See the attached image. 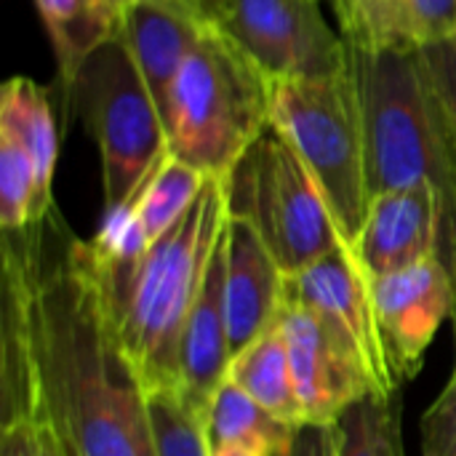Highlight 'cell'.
I'll list each match as a JSON object with an SVG mask.
<instances>
[{
  "mask_svg": "<svg viewBox=\"0 0 456 456\" xmlns=\"http://www.w3.org/2000/svg\"><path fill=\"white\" fill-rule=\"evenodd\" d=\"M428 77H430V88L436 94V104L441 110L449 142L456 152V43L444 40V43H433V45H422L419 48Z\"/></svg>",
  "mask_w": 456,
  "mask_h": 456,
  "instance_id": "cell-25",
  "label": "cell"
},
{
  "mask_svg": "<svg viewBox=\"0 0 456 456\" xmlns=\"http://www.w3.org/2000/svg\"><path fill=\"white\" fill-rule=\"evenodd\" d=\"M0 456H67L43 414L3 422Z\"/></svg>",
  "mask_w": 456,
  "mask_h": 456,
  "instance_id": "cell-26",
  "label": "cell"
},
{
  "mask_svg": "<svg viewBox=\"0 0 456 456\" xmlns=\"http://www.w3.org/2000/svg\"><path fill=\"white\" fill-rule=\"evenodd\" d=\"M206 179L208 176L195 166L174 158L171 152L163 155V160L136 190V208L150 243L187 214V208L198 200Z\"/></svg>",
  "mask_w": 456,
  "mask_h": 456,
  "instance_id": "cell-20",
  "label": "cell"
},
{
  "mask_svg": "<svg viewBox=\"0 0 456 456\" xmlns=\"http://www.w3.org/2000/svg\"><path fill=\"white\" fill-rule=\"evenodd\" d=\"M35 203V171L27 152L0 136V227L24 230L32 219Z\"/></svg>",
  "mask_w": 456,
  "mask_h": 456,
  "instance_id": "cell-24",
  "label": "cell"
},
{
  "mask_svg": "<svg viewBox=\"0 0 456 456\" xmlns=\"http://www.w3.org/2000/svg\"><path fill=\"white\" fill-rule=\"evenodd\" d=\"M216 27L267 80H315L347 72L350 48L321 0H224Z\"/></svg>",
  "mask_w": 456,
  "mask_h": 456,
  "instance_id": "cell-8",
  "label": "cell"
},
{
  "mask_svg": "<svg viewBox=\"0 0 456 456\" xmlns=\"http://www.w3.org/2000/svg\"><path fill=\"white\" fill-rule=\"evenodd\" d=\"M0 358L21 361L67 456H158L147 390L123 350L91 240L53 208L3 230Z\"/></svg>",
  "mask_w": 456,
  "mask_h": 456,
  "instance_id": "cell-1",
  "label": "cell"
},
{
  "mask_svg": "<svg viewBox=\"0 0 456 456\" xmlns=\"http://www.w3.org/2000/svg\"><path fill=\"white\" fill-rule=\"evenodd\" d=\"M286 275L256 230L227 216L224 224V313L230 358L278 323Z\"/></svg>",
  "mask_w": 456,
  "mask_h": 456,
  "instance_id": "cell-13",
  "label": "cell"
},
{
  "mask_svg": "<svg viewBox=\"0 0 456 456\" xmlns=\"http://www.w3.org/2000/svg\"><path fill=\"white\" fill-rule=\"evenodd\" d=\"M371 294L387 366L401 387L419 374L438 329L454 313V278L441 256H433L417 267L371 278Z\"/></svg>",
  "mask_w": 456,
  "mask_h": 456,
  "instance_id": "cell-10",
  "label": "cell"
},
{
  "mask_svg": "<svg viewBox=\"0 0 456 456\" xmlns=\"http://www.w3.org/2000/svg\"><path fill=\"white\" fill-rule=\"evenodd\" d=\"M224 182L230 214L256 230L283 275L302 273L345 243L315 176L273 123Z\"/></svg>",
  "mask_w": 456,
  "mask_h": 456,
  "instance_id": "cell-6",
  "label": "cell"
},
{
  "mask_svg": "<svg viewBox=\"0 0 456 456\" xmlns=\"http://www.w3.org/2000/svg\"><path fill=\"white\" fill-rule=\"evenodd\" d=\"M422 45L444 43L456 35V0H409Z\"/></svg>",
  "mask_w": 456,
  "mask_h": 456,
  "instance_id": "cell-28",
  "label": "cell"
},
{
  "mask_svg": "<svg viewBox=\"0 0 456 456\" xmlns=\"http://www.w3.org/2000/svg\"><path fill=\"white\" fill-rule=\"evenodd\" d=\"M0 136L16 142L35 171V203L29 224L45 219L53 206V171L59 155V131L45 88L24 75H13L0 91Z\"/></svg>",
  "mask_w": 456,
  "mask_h": 456,
  "instance_id": "cell-16",
  "label": "cell"
},
{
  "mask_svg": "<svg viewBox=\"0 0 456 456\" xmlns=\"http://www.w3.org/2000/svg\"><path fill=\"white\" fill-rule=\"evenodd\" d=\"M342 456H406L401 428V393L366 395L337 422Z\"/></svg>",
  "mask_w": 456,
  "mask_h": 456,
  "instance_id": "cell-22",
  "label": "cell"
},
{
  "mask_svg": "<svg viewBox=\"0 0 456 456\" xmlns=\"http://www.w3.org/2000/svg\"><path fill=\"white\" fill-rule=\"evenodd\" d=\"M286 456H342L337 425H302Z\"/></svg>",
  "mask_w": 456,
  "mask_h": 456,
  "instance_id": "cell-29",
  "label": "cell"
},
{
  "mask_svg": "<svg viewBox=\"0 0 456 456\" xmlns=\"http://www.w3.org/2000/svg\"><path fill=\"white\" fill-rule=\"evenodd\" d=\"M270 126V80L214 24L182 67L166 115L168 152L227 179Z\"/></svg>",
  "mask_w": 456,
  "mask_h": 456,
  "instance_id": "cell-4",
  "label": "cell"
},
{
  "mask_svg": "<svg viewBox=\"0 0 456 456\" xmlns=\"http://www.w3.org/2000/svg\"><path fill=\"white\" fill-rule=\"evenodd\" d=\"M422 454L456 456V374L422 417Z\"/></svg>",
  "mask_w": 456,
  "mask_h": 456,
  "instance_id": "cell-27",
  "label": "cell"
},
{
  "mask_svg": "<svg viewBox=\"0 0 456 456\" xmlns=\"http://www.w3.org/2000/svg\"><path fill=\"white\" fill-rule=\"evenodd\" d=\"M369 192L430 184L441 195L438 256L456 273V152L449 142L430 77L417 51L350 45Z\"/></svg>",
  "mask_w": 456,
  "mask_h": 456,
  "instance_id": "cell-2",
  "label": "cell"
},
{
  "mask_svg": "<svg viewBox=\"0 0 456 456\" xmlns=\"http://www.w3.org/2000/svg\"><path fill=\"white\" fill-rule=\"evenodd\" d=\"M147 398L158 456H211L206 414L195 411L179 393H158Z\"/></svg>",
  "mask_w": 456,
  "mask_h": 456,
  "instance_id": "cell-23",
  "label": "cell"
},
{
  "mask_svg": "<svg viewBox=\"0 0 456 456\" xmlns=\"http://www.w3.org/2000/svg\"><path fill=\"white\" fill-rule=\"evenodd\" d=\"M270 123L315 176L345 246L363 230L371 192L350 67L334 77L270 80Z\"/></svg>",
  "mask_w": 456,
  "mask_h": 456,
  "instance_id": "cell-5",
  "label": "cell"
},
{
  "mask_svg": "<svg viewBox=\"0 0 456 456\" xmlns=\"http://www.w3.org/2000/svg\"><path fill=\"white\" fill-rule=\"evenodd\" d=\"M278 326L289 347L305 425H337L353 403L377 395L363 369L339 347L313 310L283 299Z\"/></svg>",
  "mask_w": 456,
  "mask_h": 456,
  "instance_id": "cell-11",
  "label": "cell"
},
{
  "mask_svg": "<svg viewBox=\"0 0 456 456\" xmlns=\"http://www.w3.org/2000/svg\"><path fill=\"white\" fill-rule=\"evenodd\" d=\"M230 216L227 182L208 176L187 214L150 243L120 281L110 283L118 334L147 395L179 393V353L187 318Z\"/></svg>",
  "mask_w": 456,
  "mask_h": 456,
  "instance_id": "cell-3",
  "label": "cell"
},
{
  "mask_svg": "<svg viewBox=\"0 0 456 456\" xmlns=\"http://www.w3.org/2000/svg\"><path fill=\"white\" fill-rule=\"evenodd\" d=\"M345 40L361 48H422L409 0H334Z\"/></svg>",
  "mask_w": 456,
  "mask_h": 456,
  "instance_id": "cell-21",
  "label": "cell"
},
{
  "mask_svg": "<svg viewBox=\"0 0 456 456\" xmlns=\"http://www.w3.org/2000/svg\"><path fill=\"white\" fill-rule=\"evenodd\" d=\"M211 456H259L248 449H238V446H222V449H211Z\"/></svg>",
  "mask_w": 456,
  "mask_h": 456,
  "instance_id": "cell-31",
  "label": "cell"
},
{
  "mask_svg": "<svg viewBox=\"0 0 456 456\" xmlns=\"http://www.w3.org/2000/svg\"><path fill=\"white\" fill-rule=\"evenodd\" d=\"M454 286H456V273H454ZM452 318H454V329H456V302H454V313H452ZM454 374H456V366H454Z\"/></svg>",
  "mask_w": 456,
  "mask_h": 456,
  "instance_id": "cell-32",
  "label": "cell"
},
{
  "mask_svg": "<svg viewBox=\"0 0 456 456\" xmlns=\"http://www.w3.org/2000/svg\"><path fill=\"white\" fill-rule=\"evenodd\" d=\"M230 337L224 313V232L208 262L200 294L184 326L179 353V395L200 414L208 411L214 393L227 379Z\"/></svg>",
  "mask_w": 456,
  "mask_h": 456,
  "instance_id": "cell-15",
  "label": "cell"
},
{
  "mask_svg": "<svg viewBox=\"0 0 456 456\" xmlns=\"http://www.w3.org/2000/svg\"><path fill=\"white\" fill-rule=\"evenodd\" d=\"M56 56L61 91L69 88L83 61L118 35L123 11L115 0H35Z\"/></svg>",
  "mask_w": 456,
  "mask_h": 456,
  "instance_id": "cell-17",
  "label": "cell"
},
{
  "mask_svg": "<svg viewBox=\"0 0 456 456\" xmlns=\"http://www.w3.org/2000/svg\"><path fill=\"white\" fill-rule=\"evenodd\" d=\"M299 428L278 419L238 385L224 379L206 411V436L211 449L238 446L259 456H286Z\"/></svg>",
  "mask_w": 456,
  "mask_h": 456,
  "instance_id": "cell-18",
  "label": "cell"
},
{
  "mask_svg": "<svg viewBox=\"0 0 456 456\" xmlns=\"http://www.w3.org/2000/svg\"><path fill=\"white\" fill-rule=\"evenodd\" d=\"M64 96L99 147L104 208L126 203L168 152V134L120 35L83 61Z\"/></svg>",
  "mask_w": 456,
  "mask_h": 456,
  "instance_id": "cell-7",
  "label": "cell"
},
{
  "mask_svg": "<svg viewBox=\"0 0 456 456\" xmlns=\"http://www.w3.org/2000/svg\"><path fill=\"white\" fill-rule=\"evenodd\" d=\"M283 299L299 302L321 318L339 347L363 369L377 395L401 390L382 347L371 278L345 243L302 273L286 275Z\"/></svg>",
  "mask_w": 456,
  "mask_h": 456,
  "instance_id": "cell-9",
  "label": "cell"
},
{
  "mask_svg": "<svg viewBox=\"0 0 456 456\" xmlns=\"http://www.w3.org/2000/svg\"><path fill=\"white\" fill-rule=\"evenodd\" d=\"M441 195L430 184L374 195L363 230L347 246L369 278L417 267L441 248Z\"/></svg>",
  "mask_w": 456,
  "mask_h": 456,
  "instance_id": "cell-12",
  "label": "cell"
},
{
  "mask_svg": "<svg viewBox=\"0 0 456 456\" xmlns=\"http://www.w3.org/2000/svg\"><path fill=\"white\" fill-rule=\"evenodd\" d=\"M115 3L120 5V11H126L128 5L144 3V0H115ZM152 3H168V5L184 8V11H190V13H195V16H200V19H206V21H211V24H216L219 11H222V5H224V0H152Z\"/></svg>",
  "mask_w": 456,
  "mask_h": 456,
  "instance_id": "cell-30",
  "label": "cell"
},
{
  "mask_svg": "<svg viewBox=\"0 0 456 456\" xmlns=\"http://www.w3.org/2000/svg\"><path fill=\"white\" fill-rule=\"evenodd\" d=\"M454 43H456V35H454Z\"/></svg>",
  "mask_w": 456,
  "mask_h": 456,
  "instance_id": "cell-33",
  "label": "cell"
},
{
  "mask_svg": "<svg viewBox=\"0 0 456 456\" xmlns=\"http://www.w3.org/2000/svg\"><path fill=\"white\" fill-rule=\"evenodd\" d=\"M227 379L278 419L294 428L305 425L294 377H291L289 347L278 323L270 331H265L259 339H254L246 350L230 358Z\"/></svg>",
  "mask_w": 456,
  "mask_h": 456,
  "instance_id": "cell-19",
  "label": "cell"
},
{
  "mask_svg": "<svg viewBox=\"0 0 456 456\" xmlns=\"http://www.w3.org/2000/svg\"><path fill=\"white\" fill-rule=\"evenodd\" d=\"M214 27L211 21L168 5V3H134L123 11L120 19V40L131 51L160 115L166 123L171 94L176 86V77L198 43L203 40L206 29Z\"/></svg>",
  "mask_w": 456,
  "mask_h": 456,
  "instance_id": "cell-14",
  "label": "cell"
}]
</instances>
